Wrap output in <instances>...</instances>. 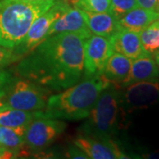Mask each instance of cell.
I'll return each instance as SVG.
<instances>
[{
  "instance_id": "obj_1",
  "label": "cell",
  "mask_w": 159,
  "mask_h": 159,
  "mask_svg": "<svg viewBox=\"0 0 159 159\" xmlns=\"http://www.w3.org/2000/svg\"><path fill=\"white\" fill-rule=\"evenodd\" d=\"M85 39L75 33L47 37L20 58L16 73L49 90H64L83 75Z\"/></svg>"
},
{
  "instance_id": "obj_2",
  "label": "cell",
  "mask_w": 159,
  "mask_h": 159,
  "mask_svg": "<svg viewBox=\"0 0 159 159\" xmlns=\"http://www.w3.org/2000/svg\"><path fill=\"white\" fill-rule=\"evenodd\" d=\"M111 84L103 74L84 79L50 96L45 108L37 111V117L71 121L86 119L102 90Z\"/></svg>"
},
{
  "instance_id": "obj_3",
  "label": "cell",
  "mask_w": 159,
  "mask_h": 159,
  "mask_svg": "<svg viewBox=\"0 0 159 159\" xmlns=\"http://www.w3.org/2000/svg\"><path fill=\"white\" fill-rule=\"evenodd\" d=\"M53 3L0 0V45L12 50L18 47L34 20Z\"/></svg>"
},
{
  "instance_id": "obj_4",
  "label": "cell",
  "mask_w": 159,
  "mask_h": 159,
  "mask_svg": "<svg viewBox=\"0 0 159 159\" xmlns=\"http://www.w3.org/2000/svg\"><path fill=\"white\" fill-rule=\"evenodd\" d=\"M122 110L119 102V86L111 84L103 89L96 104L80 127L81 134L112 140L120 128Z\"/></svg>"
},
{
  "instance_id": "obj_5",
  "label": "cell",
  "mask_w": 159,
  "mask_h": 159,
  "mask_svg": "<svg viewBox=\"0 0 159 159\" xmlns=\"http://www.w3.org/2000/svg\"><path fill=\"white\" fill-rule=\"evenodd\" d=\"M50 92L28 79L14 78L2 98L9 108L38 111L45 108Z\"/></svg>"
},
{
  "instance_id": "obj_6",
  "label": "cell",
  "mask_w": 159,
  "mask_h": 159,
  "mask_svg": "<svg viewBox=\"0 0 159 159\" xmlns=\"http://www.w3.org/2000/svg\"><path fill=\"white\" fill-rule=\"evenodd\" d=\"M119 89L122 112L129 114L147 109L159 102V80L134 82Z\"/></svg>"
},
{
  "instance_id": "obj_7",
  "label": "cell",
  "mask_w": 159,
  "mask_h": 159,
  "mask_svg": "<svg viewBox=\"0 0 159 159\" xmlns=\"http://www.w3.org/2000/svg\"><path fill=\"white\" fill-rule=\"evenodd\" d=\"M66 127L64 120L43 117L34 118L28 125L24 141L28 148L34 151H42L49 147Z\"/></svg>"
},
{
  "instance_id": "obj_8",
  "label": "cell",
  "mask_w": 159,
  "mask_h": 159,
  "mask_svg": "<svg viewBox=\"0 0 159 159\" xmlns=\"http://www.w3.org/2000/svg\"><path fill=\"white\" fill-rule=\"evenodd\" d=\"M69 6L62 0H56L52 6L37 18L30 27L25 39L20 45L13 49L18 55L24 57L44 39L51 25L63 14Z\"/></svg>"
},
{
  "instance_id": "obj_9",
  "label": "cell",
  "mask_w": 159,
  "mask_h": 159,
  "mask_svg": "<svg viewBox=\"0 0 159 159\" xmlns=\"http://www.w3.org/2000/svg\"><path fill=\"white\" fill-rule=\"evenodd\" d=\"M114 52L110 37L91 34L84 41V79L102 74L105 64Z\"/></svg>"
},
{
  "instance_id": "obj_10",
  "label": "cell",
  "mask_w": 159,
  "mask_h": 159,
  "mask_svg": "<svg viewBox=\"0 0 159 159\" xmlns=\"http://www.w3.org/2000/svg\"><path fill=\"white\" fill-rule=\"evenodd\" d=\"M91 159L128 158L113 140H103L80 134L73 142Z\"/></svg>"
},
{
  "instance_id": "obj_11",
  "label": "cell",
  "mask_w": 159,
  "mask_h": 159,
  "mask_svg": "<svg viewBox=\"0 0 159 159\" xmlns=\"http://www.w3.org/2000/svg\"><path fill=\"white\" fill-rule=\"evenodd\" d=\"M58 33H75L84 38L90 36L92 33L88 28L83 10L78 7H70L63 12L47 32L44 39Z\"/></svg>"
},
{
  "instance_id": "obj_12",
  "label": "cell",
  "mask_w": 159,
  "mask_h": 159,
  "mask_svg": "<svg viewBox=\"0 0 159 159\" xmlns=\"http://www.w3.org/2000/svg\"><path fill=\"white\" fill-rule=\"evenodd\" d=\"M110 39L114 52L120 53L132 60L151 56V54L143 48L138 32L120 28Z\"/></svg>"
},
{
  "instance_id": "obj_13",
  "label": "cell",
  "mask_w": 159,
  "mask_h": 159,
  "mask_svg": "<svg viewBox=\"0 0 159 159\" xmlns=\"http://www.w3.org/2000/svg\"><path fill=\"white\" fill-rule=\"evenodd\" d=\"M159 66L151 56L134 59L128 76L120 87H125L139 81L158 80Z\"/></svg>"
},
{
  "instance_id": "obj_14",
  "label": "cell",
  "mask_w": 159,
  "mask_h": 159,
  "mask_svg": "<svg viewBox=\"0 0 159 159\" xmlns=\"http://www.w3.org/2000/svg\"><path fill=\"white\" fill-rule=\"evenodd\" d=\"M86 22L91 33L104 37H111L119 29V20L110 11L92 12L84 11Z\"/></svg>"
},
{
  "instance_id": "obj_15",
  "label": "cell",
  "mask_w": 159,
  "mask_h": 159,
  "mask_svg": "<svg viewBox=\"0 0 159 159\" xmlns=\"http://www.w3.org/2000/svg\"><path fill=\"white\" fill-rule=\"evenodd\" d=\"M157 16L158 12L155 10L137 6L119 19V27L139 33L151 23L157 20Z\"/></svg>"
},
{
  "instance_id": "obj_16",
  "label": "cell",
  "mask_w": 159,
  "mask_h": 159,
  "mask_svg": "<svg viewBox=\"0 0 159 159\" xmlns=\"http://www.w3.org/2000/svg\"><path fill=\"white\" fill-rule=\"evenodd\" d=\"M132 61L129 57L118 52H113L105 64L102 74L110 82L119 87L128 76Z\"/></svg>"
},
{
  "instance_id": "obj_17",
  "label": "cell",
  "mask_w": 159,
  "mask_h": 159,
  "mask_svg": "<svg viewBox=\"0 0 159 159\" xmlns=\"http://www.w3.org/2000/svg\"><path fill=\"white\" fill-rule=\"evenodd\" d=\"M37 117V111L8 108L0 111V125L9 127L24 137L30 122Z\"/></svg>"
},
{
  "instance_id": "obj_18",
  "label": "cell",
  "mask_w": 159,
  "mask_h": 159,
  "mask_svg": "<svg viewBox=\"0 0 159 159\" xmlns=\"http://www.w3.org/2000/svg\"><path fill=\"white\" fill-rule=\"evenodd\" d=\"M143 48L149 54L159 51V20L152 22L146 29L139 32Z\"/></svg>"
},
{
  "instance_id": "obj_19",
  "label": "cell",
  "mask_w": 159,
  "mask_h": 159,
  "mask_svg": "<svg viewBox=\"0 0 159 159\" xmlns=\"http://www.w3.org/2000/svg\"><path fill=\"white\" fill-rule=\"evenodd\" d=\"M0 145L19 152L25 145L24 137L11 128L0 125Z\"/></svg>"
},
{
  "instance_id": "obj_20",
  "label": "cell",
  "mask_w": 159,
  "mask_h": 159,
  "mask_svg": "<svg viewBox=\"0 0 159 159\" xmlns=\"http://www.w3.org/2000/svg\"><path fill=\"white\" fill-rule=\"evenodd\" d=\"M111 0H76V6L84 11L92 12L109 11Z\"/></svg>"
},
{
  "instance_id": "obj_21",
  "label": "cell",
  "mask_w": 159,
  "mask_h": 159,
  "mask_svg": "<svg viewBox=\"0 0 159 159\" xmlns=\"http://www.w3.org/2000/svg\"><path fill=\"white\" fill-rule=\"evenodd\" d=\"M138 6L136 0H111L110 12L118 20Z\"/></svg>"
},
{
  "instance_id": "obj_22",
  "label": "cell",
  "mask_w": 159,
  "mask_h": 159,
  "mask_svg": "<svg viewBox=\"0 0 159 159\" xmlns=\"http://www.w3.org/2000/svg\"><path fill=\"white\" fill-rule=\"evenodd\" d=\"M20 58L21 57L18 55L14 50L0 45V69L5 68L12 63L17 62Z\"/></svg>"
},
{
  "instance_id": "obj_23",
  "label": "cell",
  "mask_w": 159,
  "mask_h": 159,
  "mask_svg": "<svg viewBox=\"0 0 159 159\" xmlns=\"http://www.w3.org/2000/svg\"><path fill=\"white\" fill-rule=\"evenodd\" d=\"M14 78L15 77L11 73L0 69V97H4L8 87L10 86Z\"/></svg>"
},
{
  "instance_id": "obj_24",
  "label": "cell",
  "mask_w": 159,
  "mask_h": 159,
  "mask_svg": "<svg viewBox=\"0 0 159 159\" xmlns=\"http://www.w3.org/2000/svg\"><path fill=\"white\" fill-rule=\"evenodd\" d=\"M66 157L67 158H80V159H89L88 157V156L86 155L79 147H77L76 145H73L69 146L68 148H66Z\"/></svg>"
},
{
  "instance_id": "obj_25",
  "label": "cell",
  "mask_w": 159,
  "mask_h": 159,
  "mask_svg": "<svg viewBox=\"0 0 159 159\" xmlns=\"http://www.w3.org/2000/svg\"><path fill=\"white\" fill-rule=\"evenodd\" d=\"M19 155V152L5 146L0 145V159H11L16 158Z\"/></svg>"
},
{
  "instance_id": "obj_26",
  "label": "cell",
  "mask_w": 159,
  "mask_h": 159,
  "mask_svg": "<svg viewBox=\"0 0 159 159\" xmlns=\"http://www.w3.org/2000/svg\"><path fill=\"white\" fill-rule=\"evenodd\" d=\"M136 1L138 3V6H141L142 8L155 10L157 0H136Z\"/></svg>"
},
{
  "instance_id": "obj_27",
  "label": "cell",
  "mask_w": 159,
  "mask_h": 159,
  "mask_svg": "<svg viewBox=\"0 0 159 159\" xmlns=\"http://www.w3.org/2000/svg\"><path fill=\"white\" fill-rule=\"evenodd\" d=\"M8 108H9V107L6 105V102H4L3 98H2V97H0V111H2L6 110V109H8Z\"/></svg>"
},
{
  "instance_id": "obj_28",
  "label": "cell",
  "mask_w": 159,
  "mask_h": 159,
  "mask_svg": "<svg viewBox=\"0 0 159 159\" xmlns=\"http://www.w3.org/2000/svg\"><path fill=\"white\" fill-rule=\"evenodd\" d=\"M23 1H29V2H55L56 0H23Z\"/></svg>"
},
{
  "instance_id": "obj_29",
  "label": "cell",
  "mask_w": 159,
  "mask_h": 159,
  "mask_svg": "<svg viewBox=\"0 0 159 159\" xmlns=\"http://www.w3.org/2000/svg\"><path fill=\"white\" fill-rule=\"evenodd\" d=\"M154 59H155V61L157 62V64L159 66V51L154 53Z\"/></svg>"
},
{
  "instance_id": "obj_30",
  "label": "cell",
  "mask_w": 159,
  "mask_h": 159,
  "mask_svg": "<svg viewBox=\"0 0 159 159\" xmlns=\"http://www.w3.org/2000/svg\"><path fill=\"white\" fill-rule=\"evenodd\" d=\"M155 11L159 12V0H157V3H156V6H155Z\"/></svg>"
},
{
  "instance_id": "obj_31",
  "label": "cell",
  "mask_w": 159,
  "mask_h": 159,
  "mask_svg": "<svg viewBox=\"0 0 159 159\" xmlns=\"http://www.w3.org/2000/svg\"><path fill=\"white\" fill-rule=\"evenodd\" d=\"M157 20H159V12H158V16H157Z\"/></svg>"
}]
</instances>
